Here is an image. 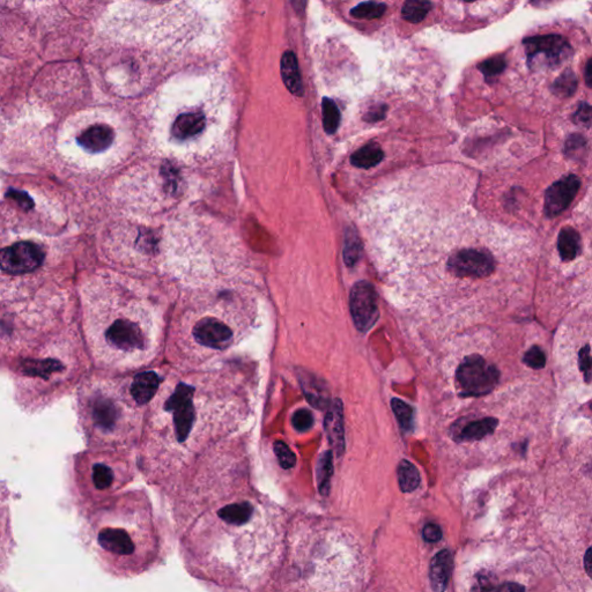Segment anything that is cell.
Returning a JSON list of instances; mask_svg holds the SVG:
<instances>
[{
    "mask_svg": "<svg viewBox=\"0 0 592 592\" xmlns=\"http://www.w3.org/2000/svg\"><path fill=\"white\" fill-rule=\"evenodd\" d=\"M200 500L187 529L194 560L218 579L249 582L263 576L275 562L283 535L275 509L246 483L241 490H218Z\"/></svg>",
    "mask_w": 592,
    "mask_h": 592,
    "instance_id": "cell-1",
    "label": "cell"
},
{
    "mask_svg": "<svg viewBox=\"0 0 592 592\" xmlns=\"http://www.w3.org/2000/svg\"><path fill=\"white\" fill-rule=\"evenodd\" d=\"M92 509L82 538L97 561L114 574L134 573L143 567L154 547L145 511L130 496Z\"/></svg>",
    "mask_w": 592,
    "mask_h": 592,
    "instance_id": "cell-2",
    "label": "cell"
},
{
    "mask_svg": "<svg viewBox=\"0 0 592 592\" xmlns=\"http://www.w3.org/2000/svg\"><path fill=\"white\" fill-rule=\"evenodd\" d=\"M163 399L158 402V410L150 419V443L158 456H168L181 459L192 450L199 449L200 444L209 435H213L209 427V411L215 407H207L214 402L212 399L202 407L209 391L199 389L190 382H178L172 389L165 390Z\"/></svg>",
    "mask_w": 592,
    "mask_h": 592,
    "instance_id": "cell-3",
    "label": "cell"
},
{
    "mask_svg": "<svg viewBox=\"0 0 592 592\" xmlns=\"http://www.w3.org/2000/svg\"><path fill=\"white\" fill-rule=\"evenodd\" d=\"M137 402L128 380L94 375L78 393L79 424L95 446H119L131 439L138 422Z\"/></svg>",
    "mask_w": 592,
    "mask_h": 592,
    "instance_id": "cell-4",
    "label": "cell"
},
{
    "mask_svg": "<svg viewBox=\"0 0 592 592\" xmlns=\"http://www.w3.org/2000/svg\"><path fill=\"white\" fill-rule=\"evenodd\" d=\"M7 219L0 220V283L10 288L21 283L38 281V275L47 271L50 259V236H42L41 228L21 227L23 209H18L19 227H12L6 204H1Z\"/></svg>",
    "mask_w": 592,
    "mask_h": 592,
    "instance_id": "cell-5",
    "label": "cell"
},
{
    "mask_svg": "<svg viewBox=\"0 0 592 592\" xmlns=\"http://www.w3.org/2000/svg\"><path fill=\"white\" fill-rule=\"evenodd\" d=\"M124 483L119 459L111 452L84 451L75 456L73 483L84 507L97 505Z\"/></svg>",
    "mask_w": 592,
    "mask_h": 592,
    "instance_id": "cell-6",
    "label": "cell"
},
{
    "mask_svg": "<svg viewBox=\"0 0 592 592\" xmlns=\"http://www.w3.org/2000/svg\"><path fill=\"white\" fill-rule=\"evenodd\" d=\"M456 380L461 388V396H486L499 384L500 371L483 356L473 354L466 356L459 365Z\"/></svg>",
    "mask_w": 592,
    "mask_h": 592,
    "instance_id": "cell-7",
    "label": "cell"
},
{
    "mask_svg": "<svg viewBox=\"0 0 592 592\" xmlns=\"http://www.w3.org/2000/svg\"><path fill=\"white\" fill-rule=\"evenodd\" d=\"M531 70L554 69L571 56L573 49L560 35H540L523 41Z\"/></svg>",
    "mask_w": 592,
    "mask_h": 592,
    "instance_id": "cell-8",
    "label": "cell"
},
{
    "mask_svg": "<svg viewBox=\"0 0 592 592\" xmlns=\"http://www.w3.org/2000/svg\"><path fill=\"white\" fill-rule=\"evenodd\" d=\"M349 307L354 324L362 332L374 327L380 317L378 294L368 281H358L353 286Z\"/></svg>",
    "mask_w": 592,
    "mask_h": 592,
    "instance_id": "cell-9",
    "label": "cell"
},
{
    "mask_svg": "<svg viewBox=\"0 0 592 592\" xmlns=\"http://www.w3.org/2000/svg\"><path fill=\"white\" fill-rule=\"evenodd\" d=\"M115 141V131L104 123H92L75 128V146L84 153L99 154L106 152Z\"/></svg>",
    "mask_w": 592,
    "mask_h": 592,
    "instance_id": "cell-10",
    "label": "cell"
},
{
    "mask_svg": "<svg viewBox=\"0 0 592 592\" xmlns=\"http://www.w3.org/2000/svg\"><path fill=\"white\" fill-rule=\"evenodd\" d=\"M192 337L200 347L222 351L231 345L234 332L224 322L216 318L206 317L194 325Z\"/></svg>",
    "mask_w": 592,
    "mask_h": 592,
    "instance_id": "cell-11",
    "label": "cell"
},
{
    "mask_svg": "<svg viewBox=\"0 0 592 592\" xmlns=\"http://www.w3.org/2000/svg\"><path fill=\"white\" fill-rule=\"evenodd\" d=\"M580 187V178L576 177L575 175H569L567 177L552 184L546 190V215L549 218H553L564 212V209L571 205Z\"/></svg>",
    "mask_w": 592,
    "mask_h": 592,
    "instance_id": "cell-12",
    "label": "cell"
},
{
    "mask_svg": "<svg viewBox=\"0 0 592 592\" xmlns=\"http://www.w3.org/2000/svg\"><path fill=\"white\" fill-rule=\"evenodd\" d=\"M160 383L161 380L155 373L145 371V373L134 375L132 380H128V388H130V393L134 402L141 406L150 402L155 396V393L159 390Z\"/></svg>",
    "mask_w": 592,
    "mask_h": 592,
    "instance_id": "cell-13",
    "label": "cell"
},
{
    "mask_svg": "<svg viewBox=\"0 0 592 592\" xmlns=\"http://www.w3.org/2000/svg\"><path fill=\"white\" fill-rule=\"evenodd\" d=\"M454 558L448 549L439 551L430 562L429 579L434 591H444L451 577Z\"/></svg>",
    "mask_w": 592,
    "mask_h": 592,
    "instance_id": "cell-14",
    "label": "cell"
},
{
    "mask_svg": "<svg viewBox=\"0 0 592 592\" xmlns=\"http://www.w3.org/2000/svg\"><path fill=\"white\" fill-rule=\"evenodd\" d=\"M205 125L206 119L202 114H182L172 124V137L177 141H187L203 132Z\"/></svg>",
    "mask_w": 592,
    "mask_h": 592,
    "instance_id": "cell-15",
    "label": "cell"
},
{
    "mask_svg": "<svg viewBox=\"0 0 592 592\" xmlns=\"http://www.w3.org/2000/svg\"><path fill=\"white\" fill-rule=\"evenodd\" d=\"M281 77L290 93L296 97H302L303 84L300 75L299 62L292 51H286L281 58Z\"/></svg>",
    "mask_w": 592,
    "mask_h": 592,
    "instance_id": "cell-16",
    "label": "cell"
},
{
    "mask_svg": "<svg viewBox=\"0 0 592 592\" xmlns=\"http://www.w3.org/2000/svg\"><path fill=\"white\" fill-rule=\"evenodd\" d=\"M499 421L495 418H483L479 420L471 421L461 428L459 435H456V441L459 442H473L485 439L498 427Z\"/></svg>",
    "mask_w": 592,
    "mask_h": 592,
    "instance_id": "cell-17",
    "label": "cell"
},
{
    "mask_svg": "<svg viewBox=\"0 0 592 592\" xmlns=\"http://www.w3.org/2000/svg\"><path fill=\"white\" fill-rule=\"evenodd\" d=\"M325 428H327L329 439H330L332 446H334V449L337 450L340 455L344 451L345 441H344L343 406H341V402L339 400L334 402L332 410L327 415Z\"/></svg>",
    "mask_w": 592,
    "mask_h": 592,
    "instance_id": "cell-18",
    "label": "cell"
},
{
    "mask_svg": "<svg viewBox=\"0 0 592 592\" xmlns=\"http://www.w3.org/2000/svg\"><path fill=\"white\" fill-rule=\"evenodd\" d=\"M558 249L564 262L576 258L581 250V236L574 228L564 227L559 234Z\"/></svg>",
    "mask_w": 592,
    "mask_h": 592,
    "instance_id": "cell-19",
    "label": "cell"
},
{
    "mask_svg": "<svg viewBox=\"0 0 592 592\" xmlns=\"http://www.w3.org/2000/svg\"><path fill=\"white\" fill-rule=\"evenodd\" d=\"M383 152L378 143H368L351 156V163L358 168L369 169L383 160Z\"/></svg>",
    "mask_w": 592,
    "mask_h": 592,
    "instance_id": "cell-20",
    "label": "cell"
},
{
    "mask_svg": "<svg viewBox=\"0 0 592 592\" xmlns=\"http://www.w3.org/2000/svg\"><path fill=\"white\" fill-rule=\"evenodd\" d=\"M397 473H398L399 487L402 492H415L420 486V473H419L418 468H415L411 461H405V459L400 461L397 468Z\"/></svg>",
    "mask_w": 592,
    "mask_h": 592,
    "instance_id": "cell-21",
    "label": "cell"
},
{
    "mask_svg": "<svg viewBox=\"0 0 592 592\" xmlns=\"http://www.w3.org/2000/svg\"><path fill=\"white\" fill-rule=\"evenodd\" d=\"M433 4L430 0H405L402 6V16L406 21L419 23L428 16Z\"/></svg>",
    "mask_w": 592,
    "mask_h": 592,
    "instance_id": "cell-22",
    "label": "cell"
},
{
    "mask_svg": "<svg viewBox=\"0 0 592 592\" xmlns=\"http://www.w3.org/2000/svg\"><path fill=\"white\" fill-rule=\"evenodd\" d=\"M391 407L400 428L405 432H411L415 427V410L412 409V406L402 399L393 398Z\"/></svg>",
    "mask_w": 592,
    "mask_h": 592,
    "instance_id": "cell-23",
    "label": "cell"
},
{
    "mask_svg": "<svg viewBox=\"0 0 592 592\" xmlns=\"http://www.w3.org/2000/svg\"><path fill=\"white\" fill-rule=\"evenodd\" d=\"M323 111V126L327 134H334L337 131L340 124V111L337 104L329 97H324L322 102Z\"/></svg>",
    "mask_w": 592,
    "mask_h": 592,
    "instance_id": "cell-24",
    "label": "cell"
},
{
    "mask_svg": "<svg viewBox=\"0 0 592 592\" xmlns=\"http://www.w3.org/2000/svg\"><path fill=\"white\" fill-rule=\"evenodd\" d=\"M385 11H387L385 4L366 1V3L358 4V6L352 9L351 16H354L356 19H380L383 16Z\"/></svg>",
    "mask_w": 592,
    "mask_h": 592,
    "instance_id": "cell-25",
    "label": "cell"
},
{
    "mask_svg": "<svg viewBox=\"0 0 592 592\" xmlns=\"http://www.w3.org/2000/svg\"><path fill=\"white\" fill-rule=\"evenodd\" d=\"M576 75L571 70H566L552 84V91L557 97H571L576 91Z\"/></svg>",
    "mask_w": 592,
    "mask_h": 592,
    "instance_id": "cell-26",
    "label": "cell"
},
{
    "mask_svg": "<svg viewBox=\"0 0 592 592\" xmlns=\"http://www.w3.org/2000/svg\"><path fill=\"white\" fill-rule=\"evenodd\" d=\"M360 250H361V242L358 234L353 229H349L345 237V248H344V259L347 265L353 266L358 262Z\"/></svg>",
    "mask_w": 592,
    "mask_h": 592,
    "instance_id": "cell-27",
    "label": "cell"
},
{
    "mask_svg": "<svg viewBox=\"0 0 592 592\" xmlns=\"http://www.w3.org/2000/svg\"><path fill=\"white\" fill-rule=\"evenodd\" d=\"M505 67H507V62H505V57L502 56L488 58L478 65V69L488 82H492L493 79L496 77H499L502 72L505 71Z\"/></svg>",
    "mask_w": 592,
    "mask_h": 592,
    "instance_id": "cell-28",
    "label": "cell"
},
{
    "mask_svg": "<svg viewBox=\"0 0 592 592\" xmlns=\"http://www.w3.org/2000/svg\"><path fill=\"white\" fill-rule=\"evenodd\" d=\"M292 422L299 433H305L314 426V415L309 410L301 409L294 413Z\"/></svg>",
    "mask_w": 592,
    "mask_h": 592,
    "instance_id": "cell-29",
    "label": "cell"
},
{
    "mask_svg": "<svg viewBox=\"0 0 592 592\" xmlns=\"http://www.w3.org/2000/svg\"><path fill=\"white\" fill-rule=\"evenodd\" d=\"M524 363L532 369H542L546 365V356L539 346L531 347L523 358Z\"/></svg>",
    "mask_w": 592,
    "mask_h": 592,
    "instance_id": "cell-30",
    "label": "cell"
},
{
    "mask_svg": "<svg viewBox=\"0 0 592 592\" xmlns=\"http://www.w3.org/2000/svg\"><path fill=\"white\" fill-rule=\"evenodd\" d=\"M275 454L281 466L284 468H290L295 464V456L292 450L285 443L278 442L275 446Z\"/></svg>",
    "mask_w": 592,
    "mask_h": 592,
    "instance_id": "cell-31",
    "label": "cell"
},
{
    "mask_svg": "<svg viewBox=\"0 0 592 592\" xmlns=\"http://www.w3.org/2000/svg\"><path fill=\"white\" fill-rule=\"evenodd\" d=\"M579 365L581 371L584 375V380L586 383L591 382V356H590V345H586L580 351L579 356Z\"/></svg>",
    "mask_w": 592,
    "mask_h": 592,
    "instance_id": "cell-32",
    "label": "cell"
},
{
    "mask_svg": "<svg viewBox=\"0 0 592 592\" xmlns=\"http://www.w3.org/2000/svg\"><path fill=\"white\" fill-rule=\"evenodd\" d=\"M321 472H319V480H321V490L327 492L329 490L331 474H332V459L330 452H327L324 456V461H322Z\"/></svg>",
    "mask_w": 592,
    "mask_h": 592,
    "instance_id": "cell-33",
    "label": "cell"
},
{
    "mask_svg": "<svg viewBox=\"0 0 592 592\" xmlns=\"http://www.w3.org/2000/svg\"><path fill=\"white\" fill-rule=\"evenodd\" d=\"M574 122L590 128L591 124V106L586 102L581 103L579 109L574 115Z\"/></svg>",
    "mask_w": 592,
    "mask_h": 592,
    "instance_id": "cell-34",
    "label": "cell"
},
{
    "mask_svg": "<svg viewBox=\"0 0 592 592\" xmlns=\"http://www.w3.org/2000/svg\"><path fill=\"white\" fill-rule=\"evenodd\" d=\"M424 539L427 542H437L442 539V529L435 523H428L424 525L422 531Z\"/></svg>",
    "mask_w": 592,
    "mask_h": 592,
    "instance_id": "cell-35",
    "label": "cell"
},
{
    "mask_svg": "<svg viewBox=\"0 0 592 592\" xmlns=\"http://www.w3.org/2000/svg\"><path fill=\"white\" fill-rule=\"evenodd\" d=\"M385 113H387V106H378L374 108V109L369 110L367 115H366L365 119L367 122H378L380 119H384Z\"/></svg>",
    "mask_w": 592,
    "mask_h": 592,
    "instance_id": "cell-36",
    "label": "cell"
},
{
    "mask_svg": "<svg viewBox=\"0 0 592 592\" xmlns=\"http://www.w3.org/2000/svg\"><path fill=\"white\" fill-rule=\"evenodd\" d=\"M495 590L498 591H520V590H525L523 586H520L517 583H505V584H502V586H498L495 588Z\"/></svg>",
    "mask_w": 592,
    "mask_h": 592,
    "instance_id": "cell-37",
    "label": "cell"
},
{
    "mask_svg": "<svg viewBox=\"0 0 592 592\" xmlns=\"http://www.w3.org/2000/svg\"><path fill=\"white\" fill-rule=\"evenodd\" d=\"M557 0H530V4L532 6L537 9H545V7L551 6L555 3Z\"/></svg>",
    "mask_w": 592,
    "mask_h": 592,
    "instance_id": "cell-38",
    "label": "cell"
},
{
    "mask_svg": "<svg viewBox=\"0 0 592 592\" xmlns=\"http://www.w3.org/2000/svg\"><path fill=\"white\" fill-rule=\"evenodd\" d=\"M584 564H586V571L589 576H591V549H588L586 555H584Z\"/></svg>",
    "mask_w": 592,
    "mask_h": 592,
    "instance_id": "cell-39",
    "label": "cell"
},
{
    "mask_svg": "<svg viewBox=\"0 0 592 592\" xmlns=\"http://www.w3.org/2000/svg\"><path fill=\"white\" fill-rule=\"evenodd\" d=\"M592 65L591 60H588L586 66V82L588 87H591V77H592Z\"/></svg>",
    "mask_w": 592,
    "mask_h": 592,
    "instance_id": "cell-40",
    "label": "cell"
},
{
    "mask_svg": "<svg viewBox=\"0 0 592 592\" xmlns=\"http://www.w3.org/2000/svg\"><path fill=\"white\" fill-rule=\"evenodd\" d=\"M292 3H293L294 7H295L296 10H302L303 7H305V4H306V0H292Z\"/></svg>",
    "mask_w": 592,
    "mask_h": 592,
    "instance_id": "cell-41",
    "label": "cell"
},
{
    "mask_svg": "<svg viewBox=\"0 0 592 592\" xmlns=\"http://www.w3.org/2000/svg\"><path fill=\"white\" fill-rule=\"evenodd\" d=\"M464 1H468V3H472V1H476V0H464Z\"/></svg>",
    "mask_w": 592,
    "mask_h": 592,
    "instance_id": "cell-42",
    "label": "cell"
}]
</instances>
